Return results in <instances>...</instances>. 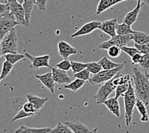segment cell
<instances>
[{"label":"cell","instance_id":"4dcf8cb0","mask_svg":"<svg viewBox=\"0 0 149 133\" xmlns=\"http://www.w3.org/2000/svg\"><path fill=\"white\" fill-rule=\"evenodd\" d=\"M87 69L89 70V72L93 75V74H97L99 72H100L101 70H103L100 65L98 62H95V61L87 63Z\"/></svg>","mask_w":149,"mask_h":133},{"label":"cell","instance_id":"d6a6232c","mask_svg":"<svg viewBox=\"0 0 149 133\" xmlns=\"http://www.w3.org/2000/svg\"><path fill=\"white\" fill-rule=\"evenodd\" d=\"M71 70L74 74L79 72L87 68V63H82L79 61H71Z\"/></svg>","mask_w":149,"mask_h":133},{"label":"cell","instance_id":"52a82bcc","mask_svg":"<svg viewBox=\"0 0 149 133\" xmlns=\"http://www.w3.org/2000/svg\"><path fill=\"white\" fill-rule=\"evenodd\" d=\"M132 41V34L127 35H116L113 37L108 40L98 45V48L100 49H107L111 46L115 45L119 48H122L123 46H125Z\"/></svg>","mask_w":149,"mask_h":133},{"label":"cell","instance_id":"83f0119b","mask_svg":"<svg viewBox=\"0 0 149 133\" xmlns=\"http://www.w3.org/2000/svg\"><path fill=\"white\" fill-rule=\"evenodd\" d=\"M3 56L5 60L12 65H14L17 63L19 61L23 60L25 57L24 54L18 53H8Z\"/></svg>","mask_w":149,"mask_h":133},{"label":"cell","instance_id":"7dc6e473","mask_svg":"<svg viewBox=\"0 0 149 133\" xmlns=\"http://www.w3.org/2000/svg\"><path fill=\"white\" fill-rule=\"evenodd\" d=\"M1 80H2V79H1V76H0V82H1Z\"/></svg>","mask_w":149,"mask_h":133},{"label":"cell","instance_id":"1f68e13d","mask_svg":"<svg viewBox=\"0 0 149 133\" xmlns=\"http://www.w3.org/2000/svg\"><path fill=\"white\" fill-rule=\"evenodd\" d=\"M35 115H36V113H26V111H24L23 110V109H21L18 111V113L14 116V118L11 120V122H12L16 121V120L25 118H30V117H33Z\"/></svg>","mask_w":149,"mask_h":133},{"label":"cell","instance_id":"44dd1931","mask_svg":"<svg viewBox=\"0 0 149 133\" xmlns=\"http://www.w3.org/2000/svg\"><path fill=\"white\" fill-rule=\"evenodd\" d=\"M50 129V127L35 128L30 127L26 125H21L15 130V133H47Z\"/></svg>","mask_w":149,"mask_h":133},{"label":"cell","instance_id":"603a6c76","mask_svg":"<svg viewBox=\"0 0 149 133\" xmlns=\"http://www.w3.org/2000/svg\"><path fill=\"white\" fill-rule=\"evenodd\" d=\"M146 106H147L141 101L137 99L136 103V108H137L138 112L141 115L140 120L142 122H147L149 120V116Z\"/></svg>","mask_w":149,"mask_h":133},{"label":"cell","instance_id":"f546056e","mask_svg":"<svg viewBox=\"0 0 149 133\" xmlns=\"http://www.w3.org/2000/svg\"><path fill=\"white\" fill-rule=\"evenodd\" d=\"M130 81V80L129 81H126L123 83H121V84L117 86V87L115 90V96H114V97L118 99V98L120 97L123 96L124 94H125L129 88Z\"/></svg>","mask_w":149,"mask_h":133},{"label":"cell","instance_id":"836d02e7","mask_svg":"<svg viewBox=\"0 0 149 133\" xmlns=\"http://www.w3.org/2000/svg\"><path fill=\"white\" fill-rule=\"evenodd\" d=\"M107 51L108 56L112 58H118L121 54V52H122L121 48L115 45L111 46L107 49Z\"/></svg>","mask_w":149,"mask_h":133},{"label":"cell","instance_id":"ee69618b","mask_svg":"<svg viewBox=\"0 0 149 133\" xmlns=\"http://www.w3.org/2000/svg\"><path fill=\"white\" fill-rule=\"evenodd\" d=\"M139 1H140L143 4H148L149 3V0H139Z\"/></svg>","mask_w":149,"mask_h":133},{"label":"cell","instance_id":"3957f363","mask_svg":"<svg viewBox=\"0 0 149 133\" xmlns=\"http://www.w3.org/2000/svg\"><path fill=\"white\" fill-rule=\"evenodd\" d=\"M123 67L124 63H122L121 65L115 68V69L111 70H102L97 74H93V76L91 77V78L89 80V81L93 85H100L102 83L107 82L122 72Z\"/></svg>","mask_w":149,"mask_h":133},{"label":"cell","instance_id":"30bf717a","mask_svg":"<svg viewBox=\"0 0 149 133\" xmlns=\"http://www.w3.org/2000/svg\"><path fill=\"white\" fill-rule=\"evenodd\" d=\"M100 24L101 22L98 21H90V22L84 24L79 30H77L72 35H71V38H74V37L89 35V34L94 32L95 30L99 29Z\"/></svg>","mask_w":149,"mask_h":133},{"label":"cell","instance_id":"8d00e7d4","mask_svg":"<svg viewBox=\"0 0 149 133\" xmlns=\"http://www.w3.org/2000/svg\"><path fill=\"white\" fill-rule=\"evenodd\" d=\"M56 67L58 69L61 70L68 71L70 70L71 69V61H70L68 59H64L60 61L59 63L56 64Z\"/></svg>","mask_w":149,"mask_h":133},{"label":"cell","instance_id":"5bb4252c","mask_svg":"<svg viewBox=\"0 0 149 133\" xmlns=\"http://www.w3.org/2000/svg\"><path fill=\"white\" fill-rule=\"evenodd\" d=\"M117 24V19L116 18L111 19L105 20L101 22L99 30L102 32L106 33L111 37H113L116 35V27Z\"/></svg>","mask_w":149,"mask_h":133},{"label":"cell","instance_id":"60d3db41","mask_svg":"<svg viewBox=\"0 0 149 133\" xmlns=\"http://www.w3.org/2000/svg\"><path fill=\"white\" fill-rule=\"evenodd\" d=\"M8 14H10V9H9V6L7 3L6 2L5 3H0V17Z\"/></svg>","mask_w":149,"mask_h":133},{"label":"cell","instance_id":"f6af8a7d","mask_svg":"<svg viewBox=\"0 0 149 133\" xmlns=\"http://www.w3.org/2000/svg\"><path fill=\"white\" fill-rule=\"evenodd\" d=\"M16 1H17L18 3H19L20 4H22V5H23V2H24V0H16Z\"/></svg>","mask_w":149,"mask_h":133},{"label":"cell","instance_id":"9c48e42d","mask_svg":"<svg viewBox=\"0 0 149 133\" xmlns=\"http://www.w3.org/2000/svg\"><path fill=\"white\" fill-rule=\"evenodd\" d=\"M24 56L30 60V68L33 70H37L41 68L47 67L52 69V67L49 65V60L50 57L48 54L38 56L34 57L29 53H25Z\"/></svg>","mask_w":149,"mask_h":133},{"label":"cell","instance_id":"ac0fdd59","mask_svg":"<svg viewBox=\"0 0 149 133\" xmlns=\"http://www.w3.org/2000/svg\"><path fill=\"white\" fill-rule=\"evenodd\" d=\"M104 104L113 115L119 118L120 116V106L118 99H116L114 97L107 99L104 102Z\"/></svg>","mask_w":149,"mask_h":133},{"label":"cell","instance_id":"7a4b0ae2","mask_svg":"<svg viewBox=\"0 0 149 133\" xmlns=\"http://www.w3.org/2000/svg\"><path fill=\"white\" fill-rule=\"evenodd\" d=\"M131 82V81H130L129 88L123 95L125 110V120L127 126L130 125L132 122L134 109V107H136V103L137 101L134 86H132Z\"/></svg>","mask_w":149,"mask_h":133},{"label":"cell","instance_id":"e0dca14e","mask_svg":"<svg viewBox=\"0 0 149 133\" xmlns=\"http://www.w3.org/2000/svg\"><path fill=\"white\" fill-rule=\"evenodd\" d=\"M127 1L128 0H100L97 5L96 14L97 15H100L104 12L106 11L107 9L113 7V6Z\"/></svg>","mask_w":149,"mask_h":133},{"label":"cell","instance_id":"7bdbcfd3","mask_svg":"<svg viewBox=\"0 0 149 133\" xmlns=\"http://www.w3.org/2000/svg\"><path fill=\"white\" fill-rule=\"evenodd\" d=\"M142 56L143 54L141 53V52H137L132 57H131V61H132V65H136V64H138L139 61H141V58H142Z\"/></svg>","mask_w":149,"mask_h":133},{"label":"cell","instance_id":"9a60e30c","mask_svg":"<svg viewBox=\"0 0 149 133\" xmlns=\"http://www.w3.org/2000/svg\"><path fill=\"white\" fill-rule=\"evenodd\" d=\"M35 77L40 82H41L42 84L48 90H49V92L54 94L55 92L56 83L55 82L54 78H53L52 72L46 73L45 74H42V75H36Z\"/></svg>","mask_w":149,"mask_h":133},{"label":"cell","instance_id":"5b68a950","mask_svg":"<svg viewBox=\"0 0 149 133\" xmlns=\"http://www.w3.org/2000/svg\"><path fill=\"white\" fill-rule=\"evenodd\" d=\"M116 88V85L114 83V78L109 81L104 83L103 85L99 87L97 94L94 95L97 103L98 104H104L109 95L115 91Z\"/></svg>","mask_w":149,"mask_h":133},{"label":"cell","instance_id":"4fadbf2b","mask_svg":"<svg viewBox=\"0 0 149 133\" xmlns=\"http://www.w3.org/2000/svg\"><path fill=\"white\" fill-rule=\"evenodd\" d=\"M53 78L56 83L59 85H66L72 81L67 71L61 70L58 68H52Z\"/></svg>","mask_w":149,"mask_h":133},{"label":"cell","instance_id":"ffe728a7","mask_svg":"<svg viewBox=\"0 0 149 133\" xmlns=\"http://www.w3.org/2000/svg\"><path fill=\"white\" fill-rule=\"evenodd\" d=\"M36 5V0H24L23 3V8L25 11L26 27H29L30 23V17L34 5Z\"/></svg>","mask_w":149,"mask_h":133},{"label":"cell","instance_id":"d4e9b609","mask_svg":"<svg viewBox=\"0 0 149 133\" xmlns=\"http://www.w3.org/2000/svg\"><path fill=\"white\" fill-rule=\"evenodd\" d=\"M86 82V81H84L82 79L76 78L75 79L73 80V81L65 85L64 88L70 90L72 92H77L78 91L79 89L83 87L84 85H85Z\"/></svg>","mask_w":149,"mask_h":133},{"label":"cell","instance_id":"484cf974","mask_svg":"<svg viewBox=\"0 0 149 133\" xmlns=\"http://www.w3.org/2000/svg\"><path fill=\"white\" fill-rule=\"evenodd\" d=\"M98 63L100 65L103 70L113 69L121 65L120 63L113 62L109 59H108L106 57H104L101 60L98 61Z\"/></svg>","mask_w":149,"mask_h":133},{"label":"cell","instance_id":"ba28073f","mask_svg":"<svg viewBox=\"0 0 149 133\" xmlns=\"http://www.w3.org/2000/svg\"><path fill=\"white\" fill-rule=\"evenodd\" d=\"M17 25L19 23L10 13L0 17V41Z\"/></svg>","mask_w":149,"mask_h":133},{"label":"cell","instance_id":"8992f818","mask_svg":"<svg viewBox=\"0 0 149 133\" xmlns=\"http://www.w3.org/2000/svg\"><path fill=\"white\" fill-rule=\"evenodd\" d=\"M6 2L9 6L10 13L17 21L19 25L26 27L25 11L23 5L18 3L16 0H7Z\"/></svg>","mask_w":149,"mask_h":133},{"label":"cell","instance_id":"6da1fadb","mask_svg":"<svg viewBox=\"0 0 149 133\" xmlns=\"http://www.w3.org/2000/svg\"><path fill=\"white\" fill-rule=\"evenodd\" d=\"M132 73L133 86L136 97L147 106L149 104V74L136 67H133Z\"/></svg>","mask_w":149,"mask_h":133},{"label":"cell","instance_id":"f35d334b","mask_svg":"<svg viewBox=\"0 0 149 133\" xmlns=\"http://www.w3.org/2000/svg\"><path fill=\"white\" fill-rule=\"evenodd\" d=\"M23 109L24 111H26V113H37L38 112L36 111L35 106H34V105L32 103H30V102L28 101L27 103H24L23 106Z\"/></svg>","mask_w":149,"mask_h":133},{"label":"cell","instance_id":"277c9868","mask_svg":"<svg viewBox=\"0 0 149 133\" xmlns=\"http://www.w3.org/2000/svg\"><path fill=\"white\" fill-rule=\"evenodd\" d=\"M17 41L16 30L14 28L0 41L3 55L8 53H17Z\"/></svg>","mask_w":149,"mask_h":133},{"label":"cell","instance_id":"ab89813d","mask_svg":"<svg viewBox=\"0 0 149 133\" xmlns=\"http://www.w3.org/2000/svg\"><path fill=\"white\" fill-rule=\"evenodd\" d=\"M121 50H122V51L125 52V53L127 55H129L130 58L132 57L136 53H137V52H139V51L135 47L130 48V47H127V45L123 46V47L121 48Z\"/></svg>","mask_w":149,"mask_h":133},{"label":"cell","instance_id":"74e56055","mask_svg":"<svg viewBox=\"0 0 149 133\" xmlns=\"http://www.w3.org/2000/svg\"><path fill=\"white\" fill-rule=\"evenodd\" d=\"M134 47L138 49L142 54H149V42L144 44H137L134 43Z\"/></svg>","mask_w":149,"mask_h":133},{"label":"cell","instance_id":"cb8c5ba5","mask_svg":"<svg viewBox=\"0 0 149 133\" xmlns=\"http://www.w3.org/2000/svg\"><path fill=\"white\" fill-rule=\"evenodd\" d=\"M134 31L132 30L131 28V26L128 25L125 23H122L121 24H116V35H130V34H132L134 33Z\"/></svg>","mask_w":149,"mask_h":133},{"label":"cell","instance_id":"bcb514c9","mask_svg":"<svg viewBox=\"0 0 149 133\" xmlns=\"http://www.w3.org/2000/svg\"><path fill=\"white\" fill-rule=\"evenodd\" d=\"M3 55V53H2V49H1V44H0V58H1V56Z\"/></svg>","mask_w":149,"mask_h":133},{"label":"cell","instance_id":"b9f144b4","mask_svg":"<svg viewBox=\"0 0 149 133\" xmlns=\"http://www.w3.org/2000/svg\"><path fill=\"white\" fill-rule=\"evenodd\" d=\"M36 5L40 11H45L47 5V0H36Z\"/></svg>","mask_w":149,"mask_h":133},{"label":"cell","instance_id":"7c38bea8","mask_svg":"<svg viewBox=\"0 0 149 133\" xmlns=\"http://www.w3.org/2000/svg\"><path fill=\"white\" fill-rule=\"evenodd\" d=\"M57 48L58 54L64 59H68L71 55L76 54L77 52L76 48L64 41H61L58 42Z\"/></svg>","mask_w":149,"mask_h":133},{"label":"cell","instance_id":"7402d4cb","mask_svg":"<svg viewBox=\"0 0 149 133\" xmlns=\"http://www.w3.org/2000/svg\"><path fill=\"white\" fill-rule=\"evenodd\" d=\"M132 41H134V43L137 44H144L149 42V34L134 31L132 34Z\"/></svg>","mask_w":149,"mask_h":133},{"label":"cell","instance_id":"2e32d148","mask_svg":"<svg viewBox=\"0 0 149 133\" xmlns=\"http://www.w3.org/2000/svg\"><path fill=\"white\" fill-rule=\"evenodd\" d=\"M143 5V4L138 0L136 7L133 9L132 10L129 12L128 13L125 15V17L123 18V22L126 23L127 24H128V25L130 26H131L133 24L135 23L136 21L138 19V15L139 12H140Z\"/></svg>","mask_w":149,"mask_h":133},{"label":"cell","instance_id":"e575fe53","mask_svg":"<svg viewBox=\"0 0 149 133\" xmlns=\"http://www.w3.org/2000/svg\"><path fill=\"white\" fill-rule=\"evenodd\" d=\"M90 75H91V72H90L89 70L86 68V69L81 70L80 72L74 74V77L75 78L82 79L84 81H89L90 78H91Z\"/></svg>","mask_w":149,"mask_h":133},{"label":"cell","instance_id":"4316f807","mask_svg":"<svg viewBox=\"0 0 149 133\" xmlns=\"http://www.w3.org/2000/svg\"><path fill=\"white\" fill-rule=\"evenodd\" d=\"M47 133H74L69 127L64 123L58 122L54 129H51Z\"/></svg>","mask_w":149,"mask_h":133},{"label":"cell","instance_id":"d6986e66","mask_svg":"<svg viewBox=\"0 0 149 133\" xmlns=\"http://www.w3.org/2000/svg\"><path fill=\"white\" fill-rule=\"evenodd\" d=\"M26 97L28 101L30 102V103H32L34 105V106H35V108L37 112H39V111L42 109V108L45 106V104L47 103L48 101V97H40L32 94H26Z\"/></svg>","mask_w":149,"mask_h":133},{"label":"cell","instance_id":"8fae6325","mask_svg":"<svg viewBox=\"0 0 149 133\" xmlns=\"http://www.w3.org/2000/svg\"><path fill=\"white\" fill-rule=\"evenodd\" d=\"M72 130L74 133H97L98 128L91 129L89 126L79 121H70L64 122Z\"/></svg>","mask_w":149,"mask_h":133},{"label":"cell","instance_id":"d590c367","mask_svg":"<svg viewBox=\"0 0 149 133\" xmlns=\"http://www.w3.org/2000/svg\"><path fill=\"white\" fill-rule=\"evenodd\" d=\"M138 65L141 69L145 72H148L149 70V54H143L141 60Z\"/></svg>","mask_w":149,"mask_h":133},{"label":"cell","instance_id":"f1b7e54d","mask_svg":"<svg viewBox=\"0 0 149 133\" xmlns=\"http://www.w3.org/2000/svg\"><path fill=\"white\" fill-rule=\"evenodd\" d=\"M13 67L14 65L9 63L7 60H5L3 63L1 72V74H0V76H1V79L2 80L5 79L10 74L12 69H13Z\"/></svg>","mask_w":149,"mask_h":133}]
</instances>
